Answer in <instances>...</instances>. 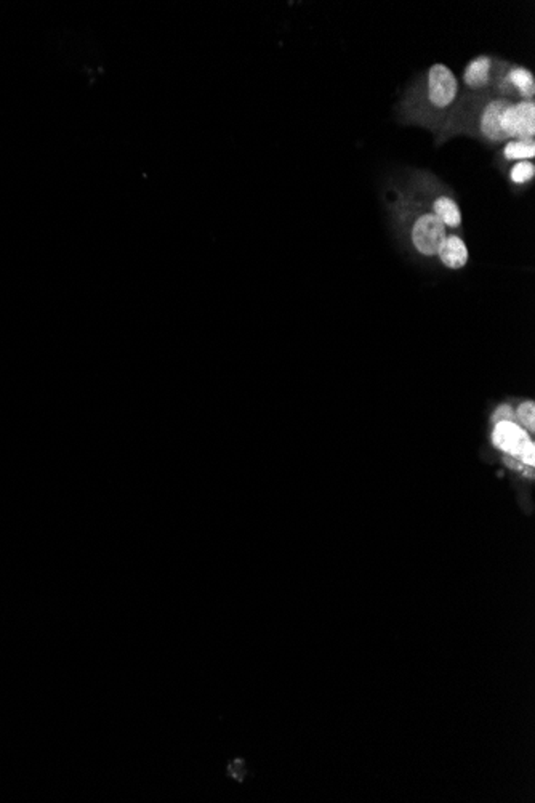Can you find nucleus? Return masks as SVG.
Returning <instances> with one entry per match:
<instances>
[{"instance_id":"nucleus-11","label":"nucleus","mask_w":535,"mask_h":803,"mask_svg":"<svg viewBox=\"0 0 535 803\" xmlns=\"http://www.w3.org/2000/svg\"><path fill=\"white\" fill-rule=\"evenodd\" d=\"M535 176V165L532 161H517L510 170V180L515 185H527Z\"/></svg>"},{"instance_id":"nucleus-7","label":"nucleus","mask_w":535,"mask_h":803,"mask_svg":"<svg viewBox=\"0 0 535 803\" xmlns=\"http://www.w3.org/2000/svg\"><path fill=\"white\" fill-rule=\"evenodd\" d=\"M494 60L489 55H480L466 65L463 71V84L471 90L486 89L492 82Z\"/></svg>"},{"instance_id":"nucleus-1","label":"nucleus","mask_w":535,"mask_h":803,"mask_svg":"<svg viewBox=\"0 0 535 803\" xmlns=\"http://www.w3.org/2000/svg\"><path fill=\"white\" fill-rule=\"evenodd\" d=\"M494 446L503 452V460L510 469L534 478L535 446L531 436L516 422H497L492 433Z\"/></svg>"},{"instance_id":"nucleus-3","label":"nucleus","mask_w":535,"mask_h":803,"mask_svg":"<svg viewBox=\"0 0 535 803\" xmlns=\"http://www.w3.org/2000/svg\"><path fill=\"white\" fill-rule=\"evenodd\" d=\"M446 237H447V228L442 225V221L432 212L420 214L417 218L414 220L411 239L415 249H417L420 254L428 255V257L437 255Z\"/></svg>"},{"instance_id":"nucleus-12","label":"nucleus","mask_w":535,"mask_h":803,"mask_svg":"<svg viewBox=\"0 0 535 803\" xmlns=\"http://www.w3.org/2000/svg\"><path fill=\"white\" fill-rule=\"evenodd\" d=\"M517 417L522 424L526 425V429L534 433L535 430V404L532 401H527L524 404H521L520 409H517Z\"/></svg>"},{"instance_id":"nucleus-8","label":"nucleus","mask_w":535,"mask_h":803,"mask_svg":"<svg viewBox=\"0 0 535 803\" xmlns=\"http://www.w3.org/2000/svg\"><path fill=\"white\" fill-rule=\"evenodd\" d=\"M431 212L442 221L446 228H458L462 225V210L454 196L447 192H437L432 196Z\"/></svg>"},{"instance_id":"nucleus-6","label":"nucleus","mask_w":535,"mask_h":803,"mask_svg":"<svg viewBox=\"0 0 535 803\" xmlns=\"http://www.w3.org/2000/svg\"><path fill=\"white\" fill-rule=\"evenodd\" d=\"M502 92L506 95L521 96L526 101H534L535 77L531 70L522 66H511L502 81Z\"/></svg>"},{"instance_id":"nucleus-2","label":"nucleus","mask_w":535,"mask_h":803,"mask_svg":"<svg viewBox=\"0 0 535 803\" xmlns=\"http://www.w3.org/2000/svg\"><path fill=\"white\" fill-rule=\"evenodd\" d=\"M460 92L458 79L451 67L436 63L425 74V101L432 111H444L454 105Z\"/></svg>"},{"instance_id":"nucleus-13","label":"nucleus","mask_w":535,"mask_h":803,"mask_svg":"<svg viewBox=\"0 0 535 803\" xmlns=\"http://www.w3.org/2000/svg\"><path fill=\"white\" fill-rule=\"evenodd\" d=\"M515 417L516 415L510 406H500L494 414V422H515Z\"/></svg>"},{"instance_id":"nucleus-9","label":"nucleus","mask_w":535,"mask_h":803,"mask_svg":"<svg viewBox=\"0 0 535 803\" xmlns=\"http://www.w3.org/2000/svg\"><path fill=\"white\" fill-rule=\"evenodd\" d=\"M437 255H440L442 263L451 270H460L468 261V249H466L463 239L455 235H447Z\"/></svg>"},{"instance_id":"nucleus-4","label":"nucleus","mask_w":535,"mask_h":803,"mask_svg":"<svg viewBox=\"0 0 535 803\" xmlns=\"http://www.w3.org/2000/svg\"><path fill=\"white\" fill-rule=\"evenodd\" d=\"M503 132L508 140L534 141L535 136V105L534 101H510L502 117Z\"/></svg>"},{"instance_id":"nucleus-10","label":"nucleus","mask_w":535,"mask_h":803,"mask_svg":"<svg viewBox=\"0 0 535 803\" xmlns=\"http://www.w3.org/2000/svg\"><path fill=\"white\" fill-rule=\"evenodd\" d=\"M506 161H531L535 157V143L526 140H510L503 148Z\"/></svg>"},{"instance_id":"nucleus-5","label":"nucleus","mask_w":535,"mask_h":803,"mask_svg":"<svg viewBox=\"0 0 535 803\" xmlns=\"http://www.w3.org/2000/svg\"><path fill=\"white\" fill-rule=\"evenodd\" d=\"M508 103H510V100H506V98H495V100L489 101V103L482 107V111L480 114V124H477V129H480V133L487 141H492V143H500V141L508 140L506 138L505 132H503V125H502L503 111H505V107L508 106Z\"/></svg>"}]
</instances>
